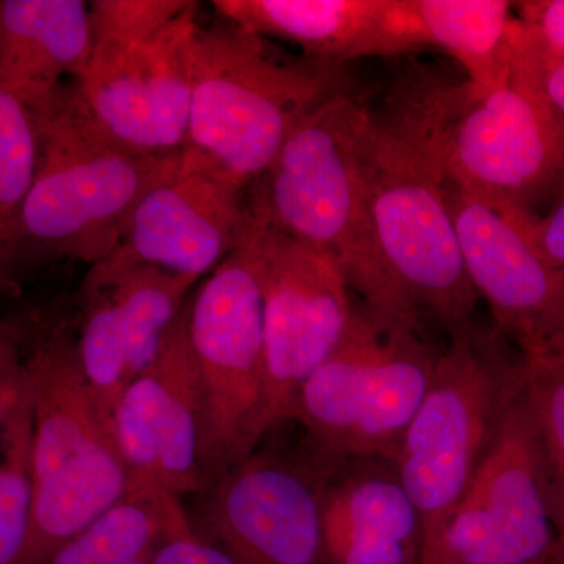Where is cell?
Wrapping results in <instances>:
<instances>
[{"mask_svg":"<svg viewBox=\"0 0 564 564\" xmlns=\"http://www.w3.org/2000/svg\"><path fill=\"white\" fill-rule=\"evenodd\" d=\"M477 98L422 63H408L367 95L362 174L375 231L393 280L423 321L454 334L475 318L478 296L448 209L445 143Z\"/></svg>","mask_w":564,"mask_h":564,"instance_id":"1","label":"cell"},{"mask_svg":"<svg viewBox=\"0 0 564 564\" xmlns=\"http://www.w3.org/2000/svg\"><path fill=\"white\" fill-rule=\"evenodd\" d=\"M366 110L367 95L351 85L318 107L251 185L248 206L267 225L333 259L369 310L425 328L375 231L362 174Z\"/></svg>","mask_w":564,"mask_h":564,"instance_id":"2","label":"cell"},{"mask_svg":"<svg viewBox=\"0 0 564 564\" xmlns=\"http://www.w3.org/2000/svg\"><path fill=\"white\" fill-rule=\"evenodd\" d=\"M350 85L345 65L285 54L221 18L198 24L182 159L248 192L296 128Z\"/></svg>","mask_w":564,"mask_h":564,"instance_id":"3","label":"cell"},{"mask_svg":"<svg viewBox=\"0 0 564 564\" xmlns=\"http://www.w3.org/2000/svg\"><path fill=\"white\" fill-rule=\"evenodd\" d=\"M443 350L425 328L392 321L356 299L350 325L303 384L292 422L326 474L359 458L395 462Z\"/></svg>","mask_w":564,"mask_h":564,"instance_id":"4","label":"cell"},{"mask_svg":"<svg viewBox=\"0 0 564 564\" xmlns=\"http://www.w3.org/2000/svg\"><path fill=\"white\" fill-rule=\"evenodd\" d=\"M33 505L20 564H36L129 491L111 413L85 377L76 337L57 329L25 359Z\"/></svg>","mask_w":564,"mask_h":564,"instance_id":"5","label":"cell"},{"mask_svg":"<svg viewBox=\"0 0 564 564\" xmlns=\"http://www.w3.org/2000/svg\"><path fill=\"white\" fill-rule=\"evenodd\" d=\"M524 389V352L494 323L474 318L451 334L393 462L425 538L462 499Z\"/></svg>","mask_w":564,"mask_h":564,"instance_id":"6","label":"cell"},{"mask_svg":"<svg viewBox=\"0 0 564 564\" xmlns=\"http://www.w3.org/2000/svg\"><path fill=\"white\" fill-rule=\"evenodd\" d=\"M40 158L21 221V245L96 265L117 250L133 207L182 155L121 150L80 117L68 84L36 110Z\"/></svg>","mask_w":564,"mask_h":564,"instance_id":"7","label":"cell"},{"mask_svg":"<svg viewBox=\"0 0 564 564\" xmlns=\"http://www.w3.org/2000/svg\"><path fill=\"white\" fill-rule=\"evenodd\" d=\"M261 234L250 212L242 245L196 285L187 329L202 378V458L210 484L270 432L267 417Z\"/></svg>","mask_w":564,"mask_h":564,"instance_id":"8","label":"cell"},{"mask_svg":"<svg viewBox=\"0 0 564 564\" xmlns=\"http://www.w3.org/2000/svg\"><path fill=\"white\" fill-rule=\"evenodd\" d=\"M444 159L459 192L511 221L540 217L564 192V118L511 63L507 87L455 118Z\"/></svg>","mask_w":564,"mask_h":564,"instance_id":"9","label":"cell"},{"mask_svg":"<svg viewBox=\"0 0 564 564\" xmlns=\"http://www.w3.org/2000/svg\"><path fill=\"white\" fill-rule=\"evenodd\" d=\"M555 543L543 447L524 389L462 499L423 541L422 564L549 563Z\"/></svg>","mask_w":564,"mask_h":564,"instance_id":"10","label":"cell"},{"mask_svg":"<svg viewBox=\"0 0 564 564\" xmlns=\"http://www.w3.org/2000/svg\"><path fill=\"white\" fill-rule=\"evenodd\" d=\"M198 3L150 39L91 52L70 99L104 140L148 158H177L187 143L192 40Z\"/></svg>","mask_w":564,"mask_h":564,"instance_id":"11","label":"cell"},{"mask_svg":"<svg viewBox=\"0 0 564 564\" xmlns=\"http://www.w3.org/2000/svg\"><path fill=\"white\" fill-rule=\"evenodd\" d=\"M251 215L261 234L267 417L273 430L292 422L303 384L347 332L356 296L333 259Z\"/></svg>","mask_w":564,"mask_h":564,"instance_id":"12","label":"cell"},{"mask_svg":"<svg viewBox=\"0 0 564 564\" xmlns=\"http://www.w3.org/2000/svg\"><path fill=\"white\" fill-rule=\"evenodd\" d=\"M329 475L299 451L256 448L212 481L204 540L240 564H323V492Z\"/></svg>","mask_w":564,"mask_h":564,"instance_id":"13","label":"cell"},{"mask_svg":"<svg viewBox=\"0 0 564 564\" xmlns=\"http://www.w3.org/2000/svg\"><path fill=\"white\" fill-rule=\"evenodd\" d=\"M187 315L188 303L159 358L124 389L111 413L129 489L180 499L210 486L202 458L203 386Z\"/></svg>","mask_w":564,"mask_h":564,"instance_id":"14","label":"cell"},{"mask_svg":"<svg viewBox=\"0 0 564 564\" xmlns=\"http://www.w3.org/2000/svg\"><path fill=\"white\" fill-rule=\"evenodd\" d=\"M199 282L109 259L84 282L76 344L82 369L113 413L124 389L161 355Z\"/></svg>","mask_w":564,"mask_h":564,"instance_id":"15","label":"cell"},{"mask_svg":"<svg viewBox=\"0 0 564 564\" xmlns=\"http://www.w3.org/2000/svg\"><path fill=\"white\" fill-rule=\"evenodd\" d=\"M451 184V182H448ZM467 278L494 325L524 355L556 352L564 339V269L544 261L499 210L448 185Z\"/></svg>","mask_w":564,"mask_h":564,"instance_id":"16","label":"cell"},{"mask_svg":"<svg viewBox=\"0 0 564 564\" xmlns=\"http://www.w3.org/2000/svg\"><path fill=\"white\" fill-rule=\"evenodd\" d=\"M248 229V192L181 159L141 196L107 259L199 282L242 245Z\"/></svg>","mask_w":564,"mask_h":564,"instance_id":"17","label":"cell"},{"mask_svg":"<svg viewBox=\"0 0 564 564\" xmlns=\"http://www.w3.org/2000/svg\"><path fill=\"white\" fill-rule=\"evenodd\" d=\"M212 6L245 31L288 41L307 57L337 65L429 47L411 0H215Z\"/></svg>","mask_w":564,"mask_h":564,"instance_id":"18","label":"cell"},{"mask_svg":"<svg viewBox=\"0 0 564 564\" xmlns=\"http://www.w3.org/2000/svg\"><path fill=\"white\" fill-rule=\"evenodd\" d=\"M422 516L395 463L359 458L333 470L323 492V564H422Z\"/></svg>","mask_w":564,"mask_h":564,"instance_id":"19","label":"cell"},{"mask_svg":"<svg viewBox=\"0 0 564 564\" xmlns=\"http://www.w3.org/2000/svg\"><path fill=\"white\" fill-rule=\"evenodd\" d=\"M91 58L90 2L0 0V87L33 111Z\"/></svg>","mask_w":564,"mask_h":564,"instance_id":"20","label":"cell"},{"mask_svg":"<svg viewBox=\"0 0 564 564\" xmlns=\"http://www.w3.org/2000/svg\"><path fill=\"white\" fill-rule=\"evenodd\" d=\"M430 46L447 52L477 99L510 84L513 3L505 0H411Z\"/></svg>","mask_w":564,"mask_h":564,"instance_id":"21","label":"cell"},{"mask_svg":"<svg viewBox=\"0 0 564 564\" xmlns=\"http://www.w3.org/2000/svg\"><path fill=\"white\" fill-rule=\"evenodd\" d=\"M191 525L180 497L131 488L106 514L36 564H154L163 544Z\"/></svg>","mask_w":564,"mask_h":564,"instance_id":"22","label":"cell"},{"mask_svg":"<svg viewBox=\"0 0 564 564\" xmlns=\"http://www.w3.org/2000/svg\"><path fill=\"white\" fill-rule=\"evenodd\" d=\"M40 131L35 111L0 87V293L20 258L21 221L35 180Z\"/></svg>","mask_w":564,"mask_h":564,"instance_id":"23","label":"cell"},{"mask_svg":"<svg viewBox=\"0 0 564 564\" xmlns=\"http://www.w3.org/2000/svg\"><path fill=\"white\" fill-rule=\"evenodd\" d=\"M33 415L28 377L0 433V564H20L33 505Z\"/></svg>","mask_w":564,"mask_h":564,"instance_id":"24","label":"cell"},{"mask_svg":"<svg viewBox=\"0 0 564 564\" xmlns=\"http://www.w3.org/2000/svg\"><path fill=\"white\" fill-rule=\"evenodd\" d=\"M525 395L543 447L547 502L556 534L564 533V358L529 352Z\"/></svg>","mask_w":564,"mask_h":564,"instance_id":"25","label":"cell"},{"mask_svg":"<svg viewBox=\"0 0 564 564\" xmlns=\"http://www.w3.org/2000/svg\"><path fill=\"white\" fill-rule=\"evenodd\" d=\"M192 6L187 0H95L90 2L91 52L150 39Z\"/></svg>","mask_w":564,"mask_h":564,"instance_id":"26","label":"cell"},{"mask_svg":"<svg viewBox=\"0 0 564 564\" xmlns=\"http://www.w3.org/2000/svg\"><path fill=\"white\" fill-rule=\"evenodd\" d=\"M518 18L511 40L534 61H564V0H527L514 3Z\"/></svg>","mask_w":564,"mask_h":564,"instance_id":"27","label":"cell"},{"mask_svg":"<svg viewBox=\"0 0 564 564\" xmlns=\"http://www.w3.org/2000/svg\"><path fill=\"white\" fill-rule=\"evenodd\" d=\"M513 223L545 262L564 269V192L544 215Z\"/></svg>","mask_w":564,"mask_h":564,"instance_id":"28","label":"cell"},{"mask_svg":"<svg viewBox=\"0 0 564 564\" xmlns=\"http://www.w3.org/2000/svg\"><path fill=\"white\" fill-rule=\"evenodd\" d=\"M154 564H240L218 545L204 540L193 530V525L170 538Z\"/></svg>","mask_w":564,"mask_h":564,"instance_id":"29","label":"cell"},{"mask_svg":"<svg viewBox=\"0 0 564 564\" xmlns=\"http://www.w3.org/2000/svg\"><path fill=\"white\" fill-rule=\"evenodd\" d=\"M511 63L524 73L534 87L544 96L545 101L564 118V61H534L524 54L511 40Z\"/></svg>","mask_w":564,"mask_h":564,"instance_id":"30","label":"cell"},{"mask_svg":"<svg viewBox=\"0 0 564 564\" xmlns=\"http://www.w3.org/2000/svg\"><path fill=\"white\" fill-rule=\"evenodd\" d=\"M25 380V359L9 329L0 323V433Z\"/></svg>","mask_w":564,"mask_h":564,"instance_id":"31","label":"cell"},{"mask_svg":"<svg viewBox=\"0 0 564 564\" xmlns=\"http://www.w3.org/2000/svg\"><path fill=\"white\" fill-rule=\"evenodd\" d=\"M549 564H564V533L556 534V543Z\"/></svg>","mask_w":564,"mask_h":564,"instance_id":"32","label":"cell"},{"mask_svg":"<svg viewBox=\"0 0 564 564\" xmlns=\"http://www.w3.org/2000/svg\"><path fill=\"white\" fill-rule=\"evenodd\" d=\"M558 355H562L563 358H564V339L562 340V344H560V347H558Z\"/></svg>","mask_w":564,"mask_h":564,"instance_id":"33","label":"cell"},{"mask_svg":"<svg viewBox=\"0 0 564 564\" xmlns=\"http://www.w3.org/2000/svg\"><path fill=\"white\" fill-rule=\"evenodd\" d=\"M536 564H549V563H536Z\"/></svg>","mask_w":564,"mask_h":564,"instance_id":"34","label":"cell"}]
</instances>
